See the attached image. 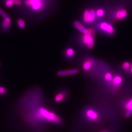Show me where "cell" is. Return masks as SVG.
Masks as SVG:
<instances>
[{
  "mask_svg": "<svg viewBox=\"0 0 132 132\" xmlns=\"http://www.w3.org/2000/svg\"><path fill=\"white\" fill-rule=\"evenodd\" d=\"M36 115L39 118H42L49 122L60 124L62 122L60 118L55 113L49 111L44 107H40L39 108L37 112L36 113Z\"/></svg>",
  "mask_w": 132,
  "mask_h": 132,
  "instance_id": "1",
  "label": "cell"
},
{
  "mask_svg": "<svg viewBox=\"0 0 132 132\" xmlns=\"http://www.w3.org/2000/svg\"><path fill=\"white\" fill-rule=\"evenodd\" d=\"M95 30L90 28L88 29L87 31L83 34L81 38V42L89 49H92L94 44Z\"/></svg>",
  "mask_w": 132,
  "mask_h": 132,
  "instance_id": "2",
  "label": "cell"
},
{
  "mask_svg": "<svg viewBox=\"0 0 132 132\" xmlns=\"http://www.w3.org/2000/svg\"><path fill=\"white\" fill-rule=\"evenodd\" d=\"M98 28L102 31L110 35H113L115 32V30L114 27L110 24L107 22H102L98 25Z\"/></svg>",
  "mask_w": 132,
  "mask_h": 132,
  "instance_id": "3",
  "label": "cell"
},
{
  "mask_svg": "<svg viewBox=\"0 0 132 132\" xmlns=\"http://www.w3.org/2000/svg\"><path fill=\"white\" fill-rule=\"evenodd\" d=\"M79 73V71L78 69H70L62 70L58 71L57 73V74L58 76H66L69 75H73L78 74Z\"/></svg>",
  "mask_w": 132,
  "mask_h": 132,
  "instance_id": "4",
  "label": "cell"
},
{
  "mask_svg": "<svg viewBox=\"0 0 132 132\" xmlns=\"http://www.w3.org/2000/svg\"><path fill=\"white\" fill-rule=\"evenodd\" d=\"M128 13L126 9H120L118 10L116 13L115 18L117 20H123L126 18L127 16Z\"/></svg>",
  "mask_w": 132,
  "mask_h": 132,
  "instance_id": "5",
  "label": "cell"
},
{
  "mask_svg": "<svg viewBox=\"0 0 132 132\" xmlns=\"http://www.w3.org/2000/svg\"><path fill=\"white\" fill-rule=\"evenodd\" d=\"M86 116L88 119L91 120H95L98 117V115L97 113L92 110V109H88L86 112Z\"/></svg>",
  "mask_w": 132,
  "mask_h": 132,
  "instance_id": "6",
  "label": "cell"
},
{
  "mask_svg": "<svg viewBox=\"0 0 132 132\" xmlns=\"http://www.w3.org/2000/svg\"><path fill=\"white\" fill-rule=\"evenodd\" d=\"M73 26L82 34H84L87 31V29H86L84 26L78 21H75L73 22Z\"/></svg>",
  "mask_w": 132,
  "mask_h": 132,
  "instance_id": "7",
  "label": "cell"
},
{
  "mask_svg": "<svg viewBox=\"0 0 132 132\" xmlns=\"http://www.w3.org/2000/svg\"><path fill=\"white\" fill-rule=\"evenodd\" d=\"M127 112L125 113V117H130L132 114V98L130 99L125 105Z\"/></svg>",
  "mask_w": 132,
  "mask_h": 132,
  "instance_id": "8",
  "label": "cell"
},
{
  "mask_svg": "<svg viewBox=\"0 0 132 132\" xmlns=\"http://www.w3.org/2000/svg\"><path fill=\"white\" fill-rule=\"evenodd\" d=\"M122 78L120 75H116L113 77V78L112 80L113 85L114 87H118L122 83Z\"/></svg>",
  "mask_w": 132,
  "mask_h": 132,
  "instance_id": "9",
  "label": "cell"
},
{
  "mask_svg": "<svg viewBox=\"0 0 132 132\" xmlns=\"http://www.w3.org/2000/svg\"><path fill=\"white\" fill-rule=\"evenodd\" d=\"M30 4H31L33 9L37 10L42 7V3L40 0H31Z\"/></svg>",
  "mask_w": 132,
  "mask_h": 132,
  "instance_id": "10",
  "label": "cell"
},
{
  "mask_svg": "<svg viewBox=\"0 0 132 132\" xmlns=\"http://www.w3.org/2000/svg\"><path fill=\"white\" fill-rule=\"evenodd\" d=\"M11 19L9 17L4 18L2 23V28L4 30H6L9 29L11 26Z\"/></svg>",
  "mask_w": 132,
  "mask_h": 132,
  "instance_id": "11",
  "label": "cell"
},
{
  "mask_svg": "<svg viewBox=\"0 0 132 132\" xmlns=\"http://www.w3.org/2000/svg\"><path fill=\"white\" fill-rule=\"evenodd\" d=\"M66 97V93L64 92H60L56 94L54 97V100L56 102L59 103L63 101Z\"/></svg>",
  "mask_w": 132,
  "mask_h": 132,
  "instance_id": "12",
  "label": "cell"
},
{
  "mask_svg": "<svg viewBox=\"0 0 132 132\" xmlns=\"http://www.w3.org/2000/svg\"><path fill=\"white\" fill-rule=\"evenodd\" d=\"M93 66V62L91 60H87L83 64V69L85 71H88L91 69Z\"/></svg>",
  "mask_w": 132,
  "mask_h": 132,
  "instance_id": "13",
  "label": "cell"
},
{
  "mask_svg": "<svg viewBox=\"0 0 132 132\" xmlns=\"http://www.w3.org/2000/svg\"><path fill=\"white\" fill-rule=\"evenodd\" d=\"M83 19L84 22L85 24H90L89 10L86 9L84 11V13H83Z\"/></svg>",
  "mask_w": 132,
  "mask_h": 132,
  "instance_id": "14",
  "label": "cell"
},
{
  "mask_svg": "<svg viewBox=\"0 0 132 132\" xmlns=\"http://www.w3.org/2000/svg\"><path fill=\"white\" fill-rule=\"evenodd\" d=\"M75 53V51L73 48L72 47L68 48L65 51V55L66 57L68 58H72L74 56Z\"/></svg>",
  "mask_w": 132,
  "mask_h": 132,
  "instance_id": "15",
  "label": "cell"
},
{
  "mask_svg": "<svg viewBox=\"0 0 132 132\" xmlns=\"http://www.w3.org/2000/svg\"><path fill=\"white\" fill-rule=\"evenodd\" d=\"M89 21L90 24L93 23L95 21L96 16L95 14V11L93 9L89 10Z\"/></svg>",
  "mask_w": 132,
  "mask_h": 132,
  "instance_id": "16",
  "label": "cell"
},
{
  "mask_svg": "<svg viewBox=\"0 0 132 132\" xmlns=\"http://www.w3.org/2000/svg\"><path fill=\"white\" fill-rule=\"evenodd\" d=\"M17 25L21 29H24L26 27V23L24 20L22 19H19L17 21Z\"/></svg>",
  "mask_w": 132,
  "mask_h": 132,
  "instance_id": "17",
  "label": "cell"
},
{
  "mask_svg": "<svg viewBox=\"0 0 132 132\" xmlns=\"http://www.w3.org/2000/svg\"><path fill=\"white\" fill-rule=\"evenodd\" d=\"M113 78V76L112 74L109 72L107 73L104 75V79L107 82H111Z\"/></svg>",
  "mask_w": 132,
  "mask_h": 132,
  "instance_id": "18",
  "label": "cell"
},
{
  "mask_svg": "<svg viewBox=\"0 0 132 132\" xmlns=\"http://www.w3.org/2000/svg\"><path fill=\"white\" fill-rule=\"evenodd\" d=\"M95 14L96 17H97L98 18H101L103 17L104 15V10L101 8L98 9L95 11Z\"/></svg>",
  "mask_w": 132,
  "mask_h": 132,
  "instance_id": "19",
  "label": "cell"
},
{
  "mask_svg": "<svg viewBox=\"0 0 132 132\" xmlns=\"http://www.w3.org/2000/svg\"><path fill=\"white\" fill-rule=\"evenodd\" d=\"M131 65L130 63V62L127 61V62H125L124 63H123V64H122V68L125 70H127L131 68Z\"/></svg>",
  "mask_w": 132,
  "mask_h": 132,
  "instance_id": "20",
  "label": "cell"
},
{
  "mask_svg": "<svg viewBox=\"0 0 132 132\" xmlns=\"http://www.w3.org/2000/svg\"><path fill=\"white\" fill-rule=\"evenodd\" d=\"M5 4H6V6L7 7H12L13 6V5L14 4H13V0H7L6 1Z\"/></svg>",
  "mask_w": 132,
  "mask_h": 132,
  "instance_id": "21",
  "label": "cell"
},
{
  "mask_svg": "<svg viewBox=\"0 0 132 132\" xmlns=\"http://www.w3.org/2000/svg\"><path fill=\"white\" fill-rule=\"evenodd\" d=\"M0 15L2 18H3V19L6 18H7V17H9V16L7 15V14L5 12H4L1 8H0Z\"/></svg>",
  "mask_w": 132,
  "mask_h": 132,
  "instance_id": "22",
  "label": "cell"
},
{
  "mask_svg": "<svg viewBox=\"0 0 132 132\" xmlns=\"http://www.w3.org/2000/svg\"><path fill=\"white\" fill-rule=\"evenodd\" d=\"M6 91V88L3 86H0V95H4L5 94Z\"/></svg>",
  "mask_w": 132,
  "mask_h": 132,
  "instance_id": "23",
  "label": "cell"
},
{
  "mask_svg": "<svg viewBox=\"0 0 132 132\" xmlns=\"http://www.w3.org/2000/svg\"><path fill=\"white\" fill-rule=\"evenodd\" d=\"M13 4L15 5H21L22 3V1L20 0H12Z\"/></svg>",
  "mask_w": 132,
  "mask_h": 132,
  "instance_id": "24",
  "label": "cell"
},
{
  "mask_svg": "<svg viewBox=\"0 0 132 132\" xmlns=\"http://www.w3.org/2000/svg\"><path fill=\"white\" fill-rule=\"evenodd\" d=\"M130 71H131V73L132 74V64L131 66V68H130Z\"/></svg>",
  "mask_w": 132,
  "mask_h": 132,
  "instance_id": "25",
  "label": "cell"
},
{
  "mask_svg": "<svg viewBox=\"0 0 132 132\" xmlns=\"http://www.w3.org/2000/svg\"><path fill=\"white\" fill-rule=\"evenodd\" d=\"M104 132V131H103V132Z\"/></svg>",
  "mask_w": 132,
  "mask_h": 132,
  "instance_id": "26",
  "label": "cell"
}]
</instances>
